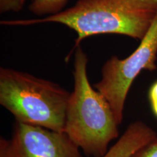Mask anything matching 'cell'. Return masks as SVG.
I'll list each match as a JSON object with an SVG mask.
<instances>
[{
	"instance_id": "obj_7",
	"label": "cell",
	"mask_w": 157,
	"mask_h": 157,
	"mask_svg": "<svg viewBox=\"0 0 157 157\" xmlns=\"http://www.w3.org/2000/svg\"><path fill=\"white\" fill-rule=\"evenodd\" d=\"M68 0H31L29 8L38 16H49L63 11Z\"/></svg>"
},
{
	"instance_id": "obj_6",
	"label": "cell",
	"mask_w": 157,
	"mask_h": 157,
	"mask_svg": "<svg viewBox=\"0 0 157 157\" xmlns=\"http://www.w3.org/2000/svg\"><path fill=\"white\" fill-rule=\"evenodd\" d=\"M156 138L157 133L151 127L142 121H135L127 127L103 157H131Z\"/></svg>"
},
{
	"instance_id": "obj_2",
	"label": "cell",
	"mask_w": 157,
	"mask_h": 157,
	"mask_svg": "<svg viewBox=\"0 0 157 157\" xmlns=\"http://www.w3.org/2000/svg\"><path fill=\"white\" fill-rule=\"evenodd\" d=\"M87 55L75 49L74 90L66 113L64 132L87 156L103 157L119 137V124L109 102L90 84Z\"/></svg>"
},
{
	"instance_id": "obj_10",
	"label": "cell",
	"mask_w": 157,
	"mask_h": 157,
	"mask_svg": "<svg viewBox=\"0 0 157 157\" xmlns=\"http://www.w3.org/2000/svg\"><path fill=\"white\" fill-rule=\"evenodd\" d=\"M148 97L152 112L156 118H157V80L149 88Z\"/></svg>"
},
{
	"instance_id": "obj_9",
	"label": "cell",
	"mask_w": 157,
	"mask_h": 157,
	"mask_svg": "<svg viewBox=\"0 0 157 157\" xmlns=\"http://www.w3.org/2000/svg\"><path fill=\"white\" fill-rule=\"evenodd\" d=\"M131 157H157V138L139 149Z\"/></svg>"
},
{
	"instance_id": "obj_8",
	"label": "cell",
	"mask_w": 157,
	"mask_h": 157,
	"mask_svg": "<svg viewBox=\"0 0 157 157\" xmlns=\"http://www.w3.org/2000/svg\"><path fill=\"white\" fill-rule=\"evenodd\" d=\"M25 0H0V13H18L23 10Z\"/></svg>"
},
{
	"instance_id": "obj_4",
	"label": "cell",
	"mask_w": 157,
	"mask_h": 157,
	"mask_svg": "<svg viewBox=\"0 0 157 157\" xmlns=\"http://www.w3.org/2000/svg\"><path fill=\"white\" fill-rule=\"evenodd\" d=\"M157 15L137 48L127 58L113 56L104 63L101 78L94 87L107 100L120 125L131 86L142 71L157 69Z\"/></svg>"
},
{
	"instance_id": "obj_1",
	"label": "cell",
	"mask_w": 157,
	"mask_h": 157,
	"mask_svg": "<svg viewBox=\"0 0 157 157\" xmlns=\"http://www.w3.org/2000/svg\"><path fill=\"white\" fill-rule=\"evenodd\" d=\"M157 15V0H78L57 14L40 18L2 21L7 26L47 23L63 24L76 32L74 50L87 37L118 34L141 40Z\"/></svg>"
},
{
	"instance_id": "obj_3",
	"label": "cell",
	"mask_w": 157,
	"mask_h": 157,
	"mask_svg": "<svg viewBox=\"0 0 157 157\" xmlns=\"http://www.w3.org/2000/svg\"><path fill=\"white\" fill-rule=\"evenodd\" d=\"M70 95L56 82L13 68H0V104L17 121L64 132Z\"/></svg>"
},
{
	"instance_id": "obj_5",
	"label": "cell",
	"mask_w": 157,
	"mask_h": 157,
	"mask_svg": "<svg viewBox=\"0 0 157 157\" xmlns=\"http://www.w3.org/2000/svg\"><path fill=\"white\" fill-rule=\"evenodd\" d=\"M64 132L15 121L10 138L0 139V157H82Z\"/></svg>"
}]
</instances>
